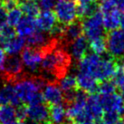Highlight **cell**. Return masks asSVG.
Returning a JSON list of instances; mask_svg holds the SVG:
<instances>
[{
    "instance_id": "d590c367",
    "label": "cell",
    "mask_w": 124,
    "mask_h": 124,
    "mask_svg": "<svg viewBox=\"0 0 124 124\" xmlns=\"http://www.w3.org/2000/svg\"><path fill=\"white\" fill-rule=\"evenodd\" d=\"M121 113H123V115H124V107H123V110H122V112Z\"/></svg>"
},
{
    "instance_id": "4316f807",
    "label": "cell",
    "mask_w": 124,
    "mask_h": 124,
    "mask_svg": "<svg viewBox=\"0 0 124 124\" xmlns=\"http://www.w3.org/2000/svg\"><path fill=\"white\" fill-rule=\"evenodd\" d=\"M119 10L124 11V0H110Z\"/></svg>"
},
{
    "instance_id": "9a60e30c",
    "label": "cell",
    "mask_w": 124,
    "mask_h": 124,
    "mask_svg": "<svg viewBox=\"0 0 124 124\" xmlns=\"http://www.w3.org/2000/svg\"><path fill=\"white\" fill-rule=\"evenodd\" d=\"M49 116L52 124H71L67 118L66 108L64 104L59 103L49 106Z\"/></svg>"
},
{
    "instance_id": "e575fe53",
    "label": "cell",
    "mask_w": 124,
    "mask_h": 124,
    "mask_svg": "<svg viewBox=\"0 0 124 124\" xmlns=\"http://www.w3.org/2000/svg\"><path fill=\"white\" fill-rule=\"evenodd\" d=\"M71 124H83V123H80V122H72Z\"/></svg>"
},
{
    "instance_id": "f1b7e54d",
    "label": "cell",
    "mask_w": 124,
    "mask_h": 124,
    "mask_svg": "<svg viewBox=\"0 0 124 124\" xmlns=\"http://www.w3.org/2000/svg\"><path fill=\"white\" fill-rule=\"evenodd\" d=\"M77 4H90L97 2V0H75Z\"/></svg>"
},
{
    "instance_id": "d4e9b609",
    "label": "cell",
    "mask_w": 124,
    "mask_h": 124,
    "mask_svg": "<svg viewBox=\"0 0 124 124\" xmlns=\"http://www.w3.org/2000/svg\"><path fill=\"white\" fill-rule=\"evenodd\" d=\"M16 118L18 121H24L27 118L26 105L24 103H21L16 107Z\"/></svg>"
},
{
    "instance_id": "cb8c5ba5",
    "label": "cell",
    "mask_w": 124,
    "mask_h": 124,
    "mask_svg": "<svg viewBox=\"0 0 124 124\" xmlns=\"http://www.w3.org/2000/svg\"><path fill=\"white\" fill-rule=\"evenodd\" d=\"M101 119L104 124H114L121 120V113L112 110H108L102 113Z\"/></svg>"
},
{
    "instance_id": "277c9868",
    "label": "cell",
    "mask_w": 124,
    "mask_h": 124,
    "mask_svg": "<svg viewBox=\"0 0 124 124\" xmlns=\"http://www.w3.org/2000/svg\"><path fill=\"white\" fill-rule=\"evenodd\" d=\"M106 51L116 61L124 58V32L112 30L106 35Z\"/></svg>"
},
{
    "instance_id": "7402d4cb",
    "label": "cell",
    "mask_w": 124,
    "mask_h": 124,
    "mask_svg": "<svg viewBox=\"0 0 124 124\" xmlns=\"http://www.w3.org/2000/svg\"><path fill=\"white\" fill-rule=\"evenodd\" d=\"M23 12L20 9V7H13L7 11V18H6V24L10 25L12 27H16L18 22L21 20V18L23 17Z\"/></svg>"
},
{
    "instance_id": "d6986e66",
    "label": "cell",
    "mask_w": 124,
    "mask_h": 124,
    "mask_svg": "<svg viewBox=\"0 0 124 124\" xmlns=\"http://www.w3.org/2000/svg\"><path fill=\"white\" fill-rule=\"evenodd\" d=\"M58 85L62 91V93L73 92L78 89L76 77L72 74H65L60 80H58Z\"/></svg>"
},
{
    "instance_id": "6da1fadb",
    "label": "cell",
    "mask_w": 124,
    "mask_h": 124,
    "mask_svg": "<svg viewBox=\"0 0 124 124\" xmlns=\"http://www.w3.org/2000/svg\"><path fill=\"white\" fill-rule=\"evenodd\" d=\"M54 7V13L60 24L66 25L78 20L75 0H57Z\"/></svg>"
},
{
    "instance_id": "4dcf8cb0",
    "label": "cell",
    "mask_w": 124,
    "mask_h": 124,
    "mask_svg": "<svg viewBox=\"0 0 124 124\" xmlns=\"http://www.w3.org/2000/svg\"><path fill=\"white\" fill-rule=\"evenodd\" d=\"M117 89L120 90V93H121V95L122 96V98L124 99V83H122L121 86H119Z\"/></svg>"
},
{
    "instance_id": "8d00e7d4",
    "label": "cell",
    "mask_w": 124,
    "mask_h": 124,
    "mask_svg": "<svg viewBox=\"0 0 124 124\" xmlns=\"http://www.w3.org/2000/svg\"><path fill=\"white\" fill-rule=\"evenodd\" d=\"M0 1H8V0H0Z\"/></svg>"
},
{
    "instance_id": "83f0119b",
    "label": "cell",
    "mask_w": 124,
    "mask_h": 124,
    "mask_svg": "<svg viewBox=\"0 0 124 124\" xmlns=\"http://www.w3.org/2000/svg\"><path fill=\"white\" fill-rule=\"evenodd\" d=\"M5 60H6V53L2 47H0V71H2L3 69Z\"/></svg>"
},
{
    "instance_id": "3957f363",
    "label": "cell",
    "mask_w": 124,
    "mask_h": 124,
    "mask_svg": "<svg viewBox=\"0 0 124 124\" xmlns=\"http://www.w3.org/2000/svg\"><path fill=\"white\" fill-rule=\"evenodd\" d=\"M2 79L6 82L14 83L17 80L26 75L24 72V64L21 57L17 54L9 55L6 58L2 69Z\"/></svg>"
},
{
    "instance_id": "30bf717a",
    "label": "cell",
    "mask_w": 124,
    "mask_h": 124,
    "mask_svg": "<svg viewBox=\"0 0 124 124\" xmlns=\"http://www.w3.org/2000/svg\"><path fill=\"white\" fill-rule=\"evenodd\" d=\"M35 23L38 30L49 33L57 24V19L51 9H43L36 16Z\"/></svg>"
},
{
    "instance_id": "52a82bcc",
    "label": "cell",
    "mask_w": 124,
    "mask_h": 124,
    "mask_svg": "<svg viewBox=\"0 0 124 124\" xmlns=\"http://www.w3.org/2000/svg\"><path fill=\"white\" fill-rule=\"evenodd\" d=\"M44 101L49 106L63 102V93L57 82H48L42 88Z\"/></svg>"
},
{
    "instance_id": "7a4b0ae2",
    "label": "cell",
    "mask_w": 124,
    "mask_h": 124,
    "mask_svg": "<svg viewBox=\"0 0 124 124\" xmlns=\"http://www.w3.org/2000/svg\"><path fill=\"white\" fill-rule=\"evenodd\" d=\"M83 26V33L88 40L103 35L105 29L103 26L102 15L100 9L95 11L93 14L80 20Z\"/></svg>"
},
{
    "instance_id": "ffe728a7",
    "label": "cell",
    "mask_w": 124,
    "mask_h": 124,
    "mask_svg": "<svg viewBox=\"0 0 124 124\" xmlns=\"http://www.w3.org/2000/svg\"><path fill=\"white\" fill-rule=\"evenodd\" d=\"M18 7H20L23 14L27 16H31V17L35 18L38 13L40 12V7L38 6L37 2L33 1V0H25L19 4Z\"/></svg>"
},
{
    "instance_id": "5bb4252c",
    "label": "cell",
    "mask_w": 124,
    "mask_h": 124,
    "mask_svg": "<svg viewBox=\"0 0 124 124\" xmlns=\"http://www.w3.org/2000/svg\"><path fill=\"white\" fill-rule=\"evenodd\" d=\"M16 27V33L23 38L28 37L29 35H31L33 33H35L37 30L35 18L27 16L21 18V20L18 22Z\"/></svg>"
},
{
    "instance_id": "ac0fdd59",
    "label": "cell",
    "mask_w": 124,
    "mask_h": 124,
    "mask_svg": "<svg viewBox=\"0 0 124 124\" xmlns=\"http://www.w3.org/2000/svg\"><path fill=\"white\" fill-rule=\"evenodd\" d=\"M17 121L16 107L11 104L0 105V124H11Z\"/></svg>"
},
{
    "instance_id": "4fadbf2b",
    "label": "cell",
    "mask_w": 124,
    "mask_h": 124,
    "mask_svg": "<svg viewBox=\"0 0 124 124\" xmlns=\"http://www.w3.org/2000/svg\"><path fill=\"white\" fill-rule=\"evenodd\" d=\"M75 77L78 89L83 90L88 94L94 93L97 92L99 81H97L93 76L88 74V73H85V72H78Z\"/></svg>"
},
{
    "instance_id": "5b68a950",
    "label": "cell",
    "mask_w": 124,
    "mask_h": 124,
    "mask_svg": "<svg viewBox=\"0 0 124 124\" xmlns=\"http://www.w3.org/2000/svg\"><path fill=\"white\" fill-rule=\"evenodd\" d=\"M43 52L40 49L27 46L22 50L21 60L24 66L31 72H36L39 71L41 65Z\"/></svg>"
},
{
    "instance_id": "e0dca14e",
    "label": "cell",
    "mask_w": 124,
    "mask_h": 124,
    "mask_svg": "<svg viewBox=\"0 0 124 124\" xmlns=\"http://www.w3.org/2000/svg\"><path fill=\"white\" fill-rule=\"evenodd\" d=\"M86 110L93 120L101 119L103 113V109L101 104L100 96L97 93H91L86 101Z\"/></svg>"
},
{
    "instance_id": "2e32d148",
    "label": "cell",
    "mask_w": 124,
    "mask_h": 124,
    "mask_svg": "<svg viewBox=\"0 0 124 124\" xmlns=\"http://www.w3.org/2000/svg\"><path fill=\"white\" fill-rule=\"evenodd\" d=\"M25 44L26 43L24 38L21 37L19 35L18 36L15 35L6 42H4L1 46L6 54H7L8 55H12L18 54L20 52H22V50L25 46Z\"/></svg>"
},
{
    "instance_id": "d6a6232c",
    "label": "cell",
    "mask_w": 124,
    "mask_h": 124,
    "mask_svg": "<svg viewBox=\"0 0 124 124\" xmlns=\"http://www.w3.org/2000/svg\"><path fill=\"white\" fill-rule=\"evenodd\" d=\"M11 124H25L24 122V121H14L13 123H11Z\"/></svg>"
},
{
    "instance_id": "f546056e",
    "label": "cell",
    "mask_w": 124,
    "mask_h": 124,
    "mask_svg": "<svg viewBox=\"0 0 124 124\" xmlns=\"http://www.w3.org/2000/svg\"><path fill=\"white\" fill-rule=\"evenodd\" d=\"M120 26L121 27V30L124 32V12L121 15V18H120Z\"/></svg>"
},
{
    "instance_id": "44dd1931",
    "label": "cell",
    "mask_w": 124,
    "mask_h": 124,
    "mask_svg": "<svg viewBox=\"0 0 124 124\" xmlns=\"http://www.w3.org/2000/svg\"><path fill=\"white\" fill-rule=\"evenodd\" d=\"M89 49L98 55H102L106 53V38L103 35L90 40Z\"/></svg>"
},
{
    "instance_id": "ba28073f",
    "label": "cell",
    "mask_w": 124,
    "mask_h": 124,
    "mask_svg": "<svg viewBox=\"0 0 124 124\" xmlns=\"http://www.w3.org/2000/svg\"><path fill=\"white\" fill-rule=\"evenodd\" d=\"M100 101L103 111L112 110L119 113L122 112L124 107V99L117 93L110 94H100Z\"/></svg>"
},
{
    "instance_id": "9c48e42d",
    "label": "cell",
    "mask_w": 124,
    "mask_h": 124,
    "mask_svg": "<svg viewBox=\"0 0 124 124\" xmlns=\"http://www.w3.org/2000/svg\"><path fill=\"white\" fill-rule=\"evenodd\" d=\"M0 104H11L16 107L21 104V101L18 99L14 83H8L0 79Z\"/></svg>"
},
{
    "instance_id": "7c38bea8",
    "label": "cell",
    "mask_w": 124,
    "mask_h": 124,
    "mask_svg": "<svg viewBox=\"0 0 124 124\" xmlns=\"http://www.w3.org/2000/svg\"><path fill=\"white\" fill-rule=\"evenodd\" d=\"M82 35H83V26H82L81 21L78 19L71 24L64 25V30L60 42L63 46H65Z\"/></svg>"
},
{
    "instance_id": "8992f818",
    "label": "cell",
    "mask_w": 124,
    "mask_h": 124,
    "mask_svg": "<svg viewBox=\"0 0 124 124\" xmlns=\"http://www.w3.org/2000/svg\"><path fill=\"white\" fill-rule=\"evenodd\" d=\"M27 118L38 124H52L49 116V105L45 101L39 103L28 104L26 106Z\"/></svg>"
},
{
    "instance_id": "1f68e13d",
    "label": "cell",
    "mask_w": 124,
    "mask_h": 124,
    "mask_svg": "<svg viewBox=\"0 0 124 124\" xmlns=\"http://www.w3.org/2000/svg\"><path fill=\"white\" fill-rule=\"evenodd\" d=\"M90 124H104L103 121H101V119H96V120H94Z\"/></svg>"
},
{
    "instance_id": "8fae6325",
    "label": "cell",
    "mask_w": 124,
    "mask_h": 124,
    "mask_svg": "<svg viewBox=\"0 0 124 124\" xmlns=\"http://www.w3.org/2000/svg\"><path fill=\"white\" fill-rule=\"evenodd\" d=\"M67 46L70 49L69 54H71V56L77 61H80L88 52V49H89L88 39L83 35H82L79 37L74 39L72 42H71Z\"/></svg>"
},
{
    "instance_id": "836d02e7",
    "label": "cell",
    "mask_w": 124,
    "mask_h": 124,
    "mask_svg": "<svg viewBox=\"0 0 124 124\" xmlns=\"http://www.w3.org/2000/svg\"><path fill=\"white\" fill-rule=\"evenodd\" d=\"M114 124H124V121H122V120H120V121H118L116 123Z\"/></svg>"
},
{
    "instance_id": "484cf974",
    "label": "cell",
    "mask_w": 124,
    "mask_h": 124,
    "mask_svg": "<svg viewBox=\"0 0 124 124\" xmlns=\"http://www.w3.org/2000/svg\"><path fill=\"white\" fill-rule=\"evenodd\" d=\"M6 18H7V10L4 8L2 4L0 3V25L6 24Z\"/></svg>"
},
{
    "instance_id": "603a6c76",
    "label": "cell",
    "mask_w": 124,
    "mask_h": 124,
    "mask_svg": "<svg viewBox=\"0 0 124 124\" xmlns=\"http://www.w3.org/2000/svg\"><path fill=\"white\" fill-rule=\"evenodd\" d=\"M116 90H117V86L113 81L108 79L99 82L97 92H99L100 94H110V93H116Z\"/></svg>"
}]
</instances>
